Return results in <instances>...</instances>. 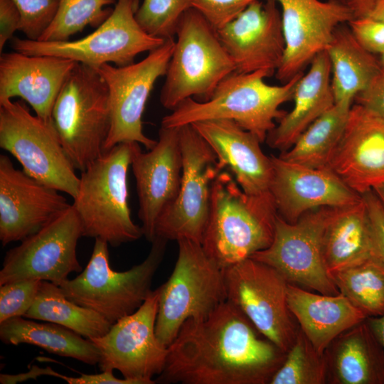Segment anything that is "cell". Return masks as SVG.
I'll return each instance as SVG.
<instances>
[{
  "label": "cell",
  "mask_w": 384,
  "mask_h": 384,
  "mask_svg": "<svg viewBox=\"0 0 384 384\" xmlns=\"http://www.w3.org/2000/svg\"><path fill=\"white\" fill-rule=\"evenodd\" d=\"M277 215L270 193L247 194L232 174L222 171L211 185L201 245L225 269L271 245Z\"/></svg>",
  "instance_id": "7a4b0ae2"
},
{
  "label": "cell",
  "mask_w": 384,
  "mask_h": 384,
  "mask_svg": "<svg viewBox=\"0 0 384 384\" xmlns=\"http://www.w3.org/2000/svg\"><path fill=\"white\" fill-rule=\"evenodd\" d=\"M117 0H58L54 18L38 41H65L87 26L97 28L111 14Z\"/></svg>",
  "instance_id": "836d02e7"
},
{
  "label": "cell",
  "mask_w": 384,
  "mask_h": 384,
  "mask_svg": "<svg viewBox=\"0 0 384 384\" xmlns=\"http://www.w3.org/2000/svg\"><path fill=\"white\" fill-rule=\"evenodd\" d=\"M281 16L286 48L275 73L282 84L302 73L313 58L326 50L335 29L353 15L344 0H276Z\"/></svg>",
  "instance_id": "e0dca14e"
},
{
  "label": "cell",
  "mask_w": 384,
  "mask_h": 384,
  "mask_svg": "<svg viewBox=\"0 0 384 384\" xmlns=\"http://www.w3.org/2000/svg\"><path fill=\"white\" fill-rule=\"evenodd\" d=\"M286 355L226 300L206 318L183 324L155 382L270 384Z\"/></svg>",
  "instance_id": "6da1fadb"
},
{
  "label": "cell",
  "mask_w": 384,
  "mask_h": 384,
  "mask_svg": "<svg viewBox=\"0 0 384 384\" xmlns=\"http://www.w3.org/2000/svg\"><path fill=\"white\" fill-rule=\"evenodd\" d=\"M354 101L384 119V66L382 65L368 86L357 94Z\"/></svg>",
  "instance_id": "60d3db41"
},
{
  "label": "cell",
  "mask_w": 384,
  "mask_h": 384,
  "mask_svg": "<svg viewBox=\"0 0 384 384\" xmlns=\"http://www.w3.org/2000/svg\"><path fill=\"white\" fill-rule=\"evenodd\" d=\"M292 100L293 108L279 120L265 140L281 152L288 150L309 125L335 105L326 50L313 58L307 73L299 80Z\"/></svg>",
  "instance_id": "d4e9b609"
},
{
  "label": "cell",
  "mask_w": 384,
  "mask_h": 384,
  "mask_svg": "<svg viewBox=\"0 0 384 384\" xmlns=\"http://www.w3.org/2000/svg\"><path fill=\"white\" fill-rule=\"evenodd\" d=\"M77 62L53 55L18 51L0 55V101L19 97L36 115L52 119L58 95Z\"/></svg>",
  "instance_id": "603a6c76"
},
{
  "label": "cell",
  "mask_w": 384,
  "mask_h": 384,
  "mask_svg": "<svg viewBox=\"0 0 384 384\" xmlns=\"http://www.w3.org/2000/svg\"><path fill=\"white\" fill-rule=\"evenodd\" d=\"M166 242L156 237L143 262L128 270L117 272L110 265L109 244L95 238L84 270L58 286L68 299L97 312L113 324L134 312L151 292L153 277L162 262Z\"/></svg>",
  "instance_id": "5b68a950"
},
{
  "label": "cell",
  "mask_w": 384,
  "mask_h": 384,
  "mask_svg": "<svg viewBox=\"0 0 384 384\" xmlns=\"http://www.w3.org/2000/svg\"><path fill=\"white\" fill-rule=\"evenodd\" d=\"M330 208L309 211L295 223H289L277 214L272 242L250 258L273 267L289 284L323 294H340L326 270L322 255Z\"/></svg>",
  "instance_id": "9a60e30c"
},
{
  "label": "cell",
  "mask_w": 384,
  "mask_h": 384,
  "mask_svg": "<svg viewBox=\"0 0 384 384\" xmlns=\"http://www.w3.org/2000/svg\"><path fill=\"white\" fill-rule=\"evenodd\" d=\"M132 142L117 144L81 171L72 204L80 220L83 237L100 238L112 247L135 241L142 226L131 218L127 173Z\"/></svg>",
  "instance_id": "277c9868"
},
{
  "label": "cell",
  "mask_w": 384,
  "mask_h": 384,
  "mask_svg": "<svg viewBox=\"0 0 384 384\" xmlns=\"http://www.w3.org/2000/svg\"><path fill=\"white\" fill-rule=\"evenodd\" d=\"M326 378L324 353L315 348L299 327L293 345L270 384H326Z\"/></svg>",
  "instance_id": "e575fe53"
},
{
  "label": "cell",
  "mask_w": 384,
  "mask_h": 384,
  "mask_svg": "<svg viewBox=\"0 0 384 384\" xmlns=\"http://www.w3.org/2000/svg\"><path fill=\"white\" fill-rule=\"evenodd\" d=\"M174 44V38L165 40L138 63L120 67L105 64L95 68L109 90L111 127L104 152L124 142H137L147 150L156 144L157 140L144 134L142 115L156 81L166 73Z\"/></svg>",
  "instance_id": "4fadbf2b"
},
{
  "label": "cell",
  "mask_w": 384,
  "mask_h": 384,
  "mask_svg": "<svg viewBox=\"0 0 384 384\" xmlns=\"http://www.w3.org/2000/svg\"><path fill=\"white\" fill-rule=\"evenodd\" d=\"M369 16L384 21V0H377Z\"/></svg>",
  "instance_id": "c3c4849f"
},
{
  "label": "cell",
  "mask_w": 384,
  "mask_h": 384,
  "mask_svg": "<svg viewBox=\"0 0 384 384\" xmlns=\"http://www.w3.org/2000/svg\"><path fill=\"white\" fill-rule=\"evenodd\" d=\"M60 378L69 384H139L135 380L117 378L111 370L102 371L97 374H82L79 377H69L61 374Z\"/></svg>",
  "instance_id": "ee69618b"
},
{
  "label": "cell",
  "mask_w": 384,
  "mask_h": 384,
  "mask_svg": "<svg viewBox=\"0 0 384 384\" xmlns=\"http://www.w3.org/2000/svg\"><path fill=\"white\" fill-rule=\"evenodd\" d=\"M191 125L213 150L219 169H230L245 193H270L272 162L255 135L229 119L206 120Z\"/></svg>",
  "instance_id": "cb8c5ba5"
},
{
  "label": "cell",
  "mask_w": 384,
  "mask_h": 384,
  "mask_svg": "<svg viewBox=\"0 0 384 384\" xmlns=\"http://www.w3.org/2000/svg\"><path fill=\"white\" fill-rule=\"evenodd\" d=\"M52 121L75 170L84 171L104 153L111 127L109 90L95 68L77 63L55 100Z\"/></svg>",
  "instance_id": "ba28073f"
},
{
  "label": "cell",
  "mask_w": 384,
  "mask_h": 384,
  "mask_svg": "<svg viewBox=\"0 0 384 384\" xmlns=\"http://www.w3.org/2000/svg\"><path fill=\"white\" fill-rule=\"evenodd\" d=\"M366 321L384 348V314L376 317H368Z\"/></svg>",
  "instance_id": "7dc6e473"
},
{
  "label": "cell",
  "mask_w": 384,
  "mask_h": 384,
  "mask_svg": "<svg viewBox=\"0 0 384 384\" xmlns=\"http://www.w3.org/2000/svg\"><path fill=\"white\" fill-rule=\"evenodd\" d=\"M21 15L20 31L26 38L38 41L54 18L58 0H13Z\"/></svg>",
  "instance_id": "74e56055"
},
{
  "label": "cell",
  "mask_w": 384,
  "mask_h": 384,
  "mask_svg": "<svg viewBox=\"0 0 384 384\" xmlns=\"http://www.w3.org/2000/svg\"><path fill=\"white\" fill-rule=\"evenodd\" d=\"M42 280L24 279L0 286V323L23 316L33 305Z\"/></svg>",
  "instance_id": "8d00e7d4"
},
{
  "label": "cell",
  "mask_w": 384,
  "mask_h": 384,
  "mask_svg": "<svg viewBox=\"0 0 384 384\" xmlns=\"http://www.w3.org/2000/svg\"><path fill=\"white\" fill-rule=\"evenodd\" d=\"M380 63L383 66H384V53L381 54L379 57Z\"/></svg>",
  "instance_id": "f907efd6"
},
{
  "label": "cell",
  "mask_w": 384,
  "mask_h": 384,
  "mask_svg": "<svg viewBox=\"0 0 384 384\" xmlns=\"http://www.w3.org/2000/svg\"><path fill=\"white\" fill-rule=\"evenodd\" d=\"M352 105L346 102L335 103L279 156L311 168L328 167L343 134Z\"/></svg>",
  "instance_id": "4dcf8cb0"
},
{
  "label": "cell",
  "mask_w": 384,
  "mask_h": 384,
  "mask_svg": "<svg viewBox=\"0 0 384 384\" xmlns=\"http://www.w3.org/2000/svg\"><path fill=\"white\" fill-rule=\"evenodd\" d=\"M160 102L171 111L183 100H208L219 83L235 71L217 31L191 7L182 16Z\"/></svg>",
  "instance_id": "8992f818"
},
{
  "label": "cell",
  "mask_w": 384,
  "mask_h": 384,
  "mask_svg": "<svg viewBox=\"0 0 384 384\" xmlns=\"http://www.w3.org/2000/svg\"><path fill=\"white\" fill-rule=\"evenodd\" d=\"M326 50L331 65L335 103H353L382 68L379 58L358 42L346 23L335 29Z\"/></svg>",
  "instance_id": "f1b7e54d"
},
{
  "label": "cell",
  "mask_w": 384,
  "mask_h": 384,
  "mask_svg": "<svg viewBox=\"0 0 384 384\" xmlns=\"http://www.w3.org/2000/svg\"><path fill=\"white\" fill-rule=\"evenodd\" d=\"M227 300L265 338L287 352L299 325L287 302L288 282L275 269L250 257L225 269Z\"/></svg>",
  "instance_id": "8fae6325"
},
{
  "label": "cell",
  "mask_w": 384,
  "mask_h": 384,
  "mask_svg": "<svg viewBox=\"0 0 384 384\" xmlns=\"http://www.w3.org/2000/svg\"><path fill=\"white\" fill-rule=\"evenodd\" d=\"M287 302L299 327L321 353L341 333L367 318L341 293L316 294L288 283Z\"/></svg>",
  "instance_id": "4316f807"
},
{
  "label": "cell",
  "mask_w": 384,
  "mask_h": 384,
  "mask_svg": "<svg viewBox=\"0 0 384 384\" xmlns=\"http://www.w3.org/2000/svg\"><path fill=\"white\" fill-rule=\"evenodd\" d=\"M329 275L340 293L367 318L384 314V260L373 257Z\"/></svg>",
  "instance_id": "d6a6232c"
},
{
  "label": "cell",
  "mask_w": 384,
  "mask_h": 384,
  "mask_svg": "<svg viewBox=\"0 0 384 384\" xmlns=\"http://www.w3.org/2000/svg\"><path fill=\"white\" fill-rule=\"evenodd\" d=\"M255 0H191V6L218 30L235 19Z\"/></svg>",
  "instance_id": "f35d334b"
},
{
  "label": "cell",
  "mask_w": 384,
  "mask_h": 384,
  "mask_svg": "<svg viewBox=\"0 0 384 384\" xmlns=\"http://www.w3.org/2000/svg\"><path fill=\"white\" fill-rule=\"evenodd\" d=\"M139 144L132 142L131 167L136 180L138 217L144 235L151 242L159 216L180 189L183 163L179 127H161L156 144L147 152Z\"/></svg>",
  "instance_id": "ac0fdd59"
},
{
  "label": "cell",
  "mask_w": 384,
  "mask_h": 384,
  "mask_svg": "<svg viewBox=\"0 0 384 384\" xmlns=\"http://www.w3.org/2000/svg\"><path fill=\"white\" fill-rule=\"evenodd\" d=\"M21 13L13 0H0V52L12 39L14 33L20 30Z\"/></svg>",
  "instance_id": "7bdbcfd3"
},
{
  "label": "cell",
  "mask_w": 384,
  "mask_h": 384,
  "mask_svg": "<svg viewBox=\"0 0 384 384\" xmlns=\"http://www.w3.org/2000/svg\"><path fill=\"white\" fill-rule=\"evenodd\" d=\"M46 322L38 323L23 316L11 318L0 323V338L6 344H31L88 365L98 364V349L90 339L63 326Z\"/></svg>",
  "instance_id": "f546056e"
},
{
  "label": "cell",
  "mask_w": 384,
  "mask_h": 384,
  "mask_svg": "<svg viewBox=\"0 0 384 384\" xmlns=\"http://www.w3.org/2000/svg\"><path fill=\"white\" fill-rule=\"evenodd\" d=\"M176 242L173 272L158 287L156 334L166 346L186 320L205 319L227 300L225 269L207 255L201 243L188 239Z\"/></svg>",
  "instance_id": "52a82bcc"
},
{
  "label": "cell",
  "mask_w": 384,
  "mask_h": 384,
  "mask_svg": "<svg viewBox=\"0 0 384 384\" xmlns=\"http://www.w3.org/2000/svg\"><path fill=\"white\" fill-rule=\"evenodd\" d=\"M270 186L277 214L295 223L309 211L353 204L362 195L349 188L331 169L311 168L272 155Z\"/></svg>",
  "instance_id": "44dd1931"
},
{
  "label": "cell",
  "mask_w": 384,
  "mask_h": 384,
  "mask_svg": "<svg viewBox=\"0 0 384 384\" xmlns=\"http://www.w3.org/2000/svg\"><path fill=\"white\" fill-rule=\"evenodd\" d=\"M83 237L79 217L71 204L35 233L5 255L0 286L24 279H38L59 285L71 272L82 268L77 245Z\"/></svg>",
  "instance_id": "5bb4252c"
},
{
  "label": "cell",
  "mask_w": 384,
  "mask_h": 384,
  "mask_svg": "<svg viewBox=\"0 0 384 384\" xmlns=\"http://www.w3.org/2000/svg\"><path fill=\"white\" fill-rule=\"evenodd\" d=\"M0 147L12 154L29 176L75 198L80 178L52 119L33 115L22 100L0 101Z\"/></svg>",
  "instance_id": "30bf717a"
},
{
  "label": "cell",
  "mask_w": 384,
  "mask_h": 384,
  "mask_svg": "<svg viewBox=\"0 0 384 384\" xmlns=\"http://www.w3.org/2000/svg\"><path fill=\"white\" fill-rule=\"evenodd\" d=\"M159 288L151 291L133 313L113 324L103 336L90 340L99 351L101 371L117 370L124 378L153 384L162 372L168 346L156 334Z\"/></svg>",
  "instance_id": "2e32d148"
},
{
  "label": "cell",
  "mask_w": 384,
  "mask_h": 384,
  "mask_svg": "<svg viewBox=\"0 0 384 384\" xmlns=\"http://www.w3.org/2000/svg\"><path fill=\"white\" fill-rule=\"evenodd\" d=\"M216 31L233 61L235 72L265 70L272 75L281 65L286 43L276 0L252 1L235 19Z\"/></svg>",
  "instance_id": "d6986e66"
},
{
  "label": "cell",
  "mask_w": 384,
  "mask_h": 384,
  "mask_svg": "<svg viewBox=\"0 0 384 384\" xmlns=\"http://www.w3.org/2000/svg\"><path fill=\"white\" fill-rule=\"evenodd\" d=\"M60 373L54 371L50 367L40 368L37 366H32L26 373L16 375H0V383L1 384H11L23 382L29 379L36 380L38 377L42 375H50L59 378Z\"/></svg>",
  "instance_id": "f6af8a7d"
},
{
  "label": "cell",
  "mask_w": 384,
  "mask_h": 384,
  "mask_svg": "<svg viewBox=\"0 0 384 384\" xmlns=\"http://www.w3.org/2000/svg\"><path fill=\"white\" fill-rule=\"evenodd\" d=\"M191 7V0H143L134 16L146 33L166 40L174 38L182 16Z\"/></svg>",
  "instance_id": "d590c367"
},
{
  "label": "cell",
  "mask_w": 384,
  "mask_h": 384,
  "mask_svg": "<svg viewBox=\"0 0 384 384\" xmlns=\"http://www.w3.org/2000/svg\"><path fill=\"white\" fill-rule=\"evenodd\" d=\"M328 384H384V348L368 321L341 333L324 352Z\"/></svg>",
  "instance_id": "484cf974"
},
{
  "label": "cell",
  "mask_w": 384,
  "mask_h": 384,
  "mask_svg": "<svg viewBox=\"0 0 384 384\" xmlns=\"http://www.w3.org/2000/svg\"><path fill=\"white\" fill-rule=\"evenodd\" d=\"M347 24L366 50L375 55L384 53V21L366 16L354 18Z\"/></svg>",
  "instance_id": "ab89813d"
},
{
  "label": "cell",
  "mask_w": 384,
  "mask_h": 384,
  "mask_svg": "<svg viewBox=\"0 0 384 384\" xmlns=\"http://www.w3.org/2000/svg\"><path fill=\"white\" fill-rule=\"evenodd\" d=\"M23 317L63 326L88 339L103 336L112 325L97 312L68 299L58 285L48 281H42Z\"/></svg>",
  "instance_id": "1f68e13d"
},
{
  "label": "cell",
  "mask_w": 384,
  "mask_h": 384,
  "mask_svg": "<svg viewBox=\"0 0 384 384\" xmlns=\"http://www.w3.org/2000/svg\"><path fill=\"white\" fill-rule=\"evenodd\" d=\"M370 219L376 257L384 260V209L373 190L363 193Z\"/></svg>",
  "instance_id": "b9f144b4"
},
{
  "label": "cell",
  "mask_w": 384,
  "mask_h": 384,
  "mask_svg": "<svg viewBox=\"0 0 384 384\" xmlns=\"http://www.w3.org/2000/svg\"><path fill=\"white\" fill-rule=\"evenodd\" d=\"M322 255L329 274L376 257L370 219L363 196L353 204L330 208L323 235Z\"/></svg>",
  "instance_id": "83f0119b"
},
{
  "label": "cell",
  "mask_w": 384,
  "mask_h": 384,
  "mask_svg": "<svg viewBox=\"0 0 384 384\" xmlns=\"http://www.w3.org/2000/svg\"><path fill=\"white\" fill-rule=\"evenodd\" d=\"M328 168L360 195L384 183V119L352 105Z\"/></svg>",
  "instance_id": "7402d4cb"
},
{
  "label": "cell",
  "mask_w": 384,
  "mask_h": 384,
  "mask_svg": "<svg viewBox=\"0 0 384 384\" xmlns=\"http://www.w3.org/2000/svg\"><path fill=\"white\" fill-rule=\"evenodd\" d=\"M354 18L369 16L377 0H344Z\"/></svg>",
  "instance_id": "bcb514c9"
},
{
  "label": "cell",
  "mask_w": 384,
  "mask_h": 384,
  "mask_svg": "<svg viewBox=\"0 0 384 384\" xmlns=\"http://www.w3.org/2000/svg\"><path fill=\"white\" fill-rule=\"evenodd\" d=\"M304 72L281 85H270L265 70L248 73L233 72L217 86L207 101L188 98L162 118L161 127H180L210 119L233 120L264 142L286 112L279 109L292 100Z\"/></svg>",
  "instance_id": "3957f363"
},
{
  "label": "cell",
  "mask_w": 384,
  "mask_h": 384,
  "mask_svg": "<svg viewBox=\"0 0 384 384\" xmlns=\"http://www.w3.org/2000/svg\"><path fill=\"white\" fill-rule=\"evenodd\" d=\"M137 0H117L109 17L91 33L75 40L43 41L14 37L11 47L26 55L68 58L93 68L105 64L125 66L136 57L159 46L164 39L146 33L134 14Z\"/></svg>",
  "instance_id": "9c48e42d"
},
{
  "label": "cell",
  "mask_w": 384,
  "mask_h": 384,
  "mask_svg": "<svg viewBox=\"0 0 384 384\" xmlns=\"http://www.w3.org/2000/svg\"><path fill=\"white\" fill-rule=\"evenodd\" d=\"M182 177L176 199L155 225V236L166 240L188 239L201 243L209 208L211 185L222 171L209 144L191 124L179 127Z\"/></svg>",
  "instance_id": "7c38bea8"
},
{
  "label": "cell",
  "mask_w": 384,
  "mask_h": 384,
  "mask_svg": "<svg viewBox=\"0 0 384 384\" xmlns=\"http://www.w3.org/2000/svg\"><path fill=\"white\" fill-rule=\"evenodd\" d=\"M373 191L379 199L384 209V183L375 187Z\"/></svg>",
  "instance_id": "681fc988"
},
{
  "label": "cell",
  "mask_w": 384,
  "mask_h": 384,
  "mask_svg": "<svg viewBox=\"0 0 384 384\" xmlns=\"http://www.w3.org/2000/svg\"><path fill=\"white\" fill-rule=\"evenodd\" d=\"M55 188L18 170L0 155V240L3 246L35 233L70 206Z\"/></svg>",
  "instance_id": "ffe728a7"
}]
</instances>
